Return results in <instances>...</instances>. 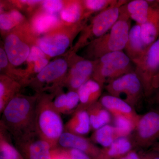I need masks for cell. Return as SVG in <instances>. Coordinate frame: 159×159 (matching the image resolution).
Wrapping results in <instances>:
<instances>
[{
	"mask_svg": "<svg viewBox=\"0 0 159 159\" xmlns=\"http://www.w3.org/2000/svg\"><path fill=\"white\" fill-rule=\"evenodd\" d=\"M38 96L39 94L28 97L18 94L3 110L0 125L6 128L14 140L36 133L34 119Z\"/></svg>",
	"mask_w": 159,
	"mask_h": 159,
	"instance_id": "1",
	"label": "cell"
},
{
	"mask_svg": "<svg viewBox=\"0 0 159 159\" xmlns=\"http://www.w3.org/2000/svg\"><path fill=\"white\" fill-rule=\"evenodd\" d=\"M61 115L54 108L50 96L39 95L35 107V131L50 144L52 149L57 148L60 137L64 132Z\"/></svg>",
	"mask_w": 159,
	"mask_h": 159,
	"instance_id": "2",
	"label": "cell"
},
{
	"mask_svg": "<svg viewBox=\"0 0 159 159\" xmlns=\"http://www.w3.org/2000/svg\"><path fill=\"white\" fill-rule=\"evenodd\" d=\"M131 20L125 4L120 8L119 19L110 30L89 44V56L96 60L108 53L124 51L131 28Z\"/></svg>",
	"mask_w": 159,
	"mask_h": 159,
	"instance_id": "3",
	"label": "cell"
},
{
	"mask_svg": "<svg viewBox=\"0 0 159 159\" xmlns=\"http://www.w3.org/2000/svg\"><path fill=\"white\" fill-rule=\"evenodd\" d=\"M95 61L92 79L102 87L111 80L135 70L133 63L123 51L108 53Z\"/></svg>",
	"mask_w": 159,
	"mask_h": 159,
	"instance_id": "4",
	"label": "cell"
},
{
	"mask_svg": "<svg viewBox=\"0 0 159 159\" xmlns=\"http://www.w3.org/2000/svg\"><path fill=\"white\" fill-rule=\"evenodd\" d=\"M133 63L142 83L144 96L150 98L159 86V37L141 58Z\"/></svg>",
	"mask_w": 159,
	"mask_h": 159,
	"instance_id": "5",
	"label": "cell"
},
{
	"mask_svg": "<svg viewBox=\"0 0 159 159\" xmlns=\"http://www.w3.org/2000/svg\"><path fill=\"white\" fill-rule=\"evenodd\" d=\"M119 0L116 4L99 12L89 25L84 26L76 49L89 44L106 34L118 20L121 6L128 2Z\"/></svg>",
	"mask_w": 159,
	"mask_h": 159,
	"instance_id": "6",
	"label": "cell"
},
{
	"mask_svg": "<svg viewBox=\"0 0 159 159\" xmlns=\"http://www.w3.org/2000/svg\"><path fill=\"white\" fill-rule=\"evenodd\" d=\"M104 88L111 96L120 98L124 95V101L134 109L145 96L142 83L135 71L111 80Z\"/></svg>",
	"mask_w": 159,
	"mask_h": 159,
	"instance_id": "7",
	"label": "cell"
},
{
	"mask_svg": "<svg viewBox=\"0 0 159 159\" xmlns=\"http://www.w3.org/2000/svg\"><path fill=\"white\" fill-rule=\"evenodd\" d=\"M131 137L135 148H151L158 142L159 109L151 110L140 116Z\"/></svg>",
	"mask_w": 159,
	"mask_h": 159,
	"instance_id": "8",
	"label": "cell"
},
{
	"mask_svg": "<svg viewBox=\"0 0 159 159\" xmlns=\"http://www.w3.org/2000/svg\"><path fill=\"white\" fill-rule=\"evenodd\" d=\"M15 145L24 159H51V145L36 133L15 139Z\"/></svg>",
	"mask_w": 159,
	"mask_h": 159,
	"instance_id": "9",
	"label": "cell"
},
{
	"mask_svg": "<svg viewBox=\"0 0 159 159\" xmlns=\"http://www.w3.org/2000/svg\"><path fill=\"white\" fill-rule=\"evenodd\" d=\"M67 68V63L65 60H55L39 73L31 84L35 89H40L45 84L54 83L57 85L61 83H64L63 77Z\"/></svg>",
	"mask_w": 159,
	"mask_h": 159,
	"instance_id": "10",
	"label": "cell"
},
{
	"mask_svg": "<svg viewBox=\"0 0 159 159\" xmlns=\"http://www.w3.org/2000/svg\"><path fill=\"white\" fill-rule=\"evenodd\" d=\"M57 147L81 151L92 159H98L101 151V148L97 147L90 139L66 131L60 137Z\"/></svg>",
	"mask_w": 159,
	"mask_h": 159,
	"instance_id": "11",
	"label": "cell"
},
{
	"mask_svg": "<svg viewBox=\"0 0 159 159\" xmlns=\"http://www.w3.org/2000/svg\"><path fill=\"white\" fill-rule=\"evenodd\" d=\"M95 67V61L79 58L73 66L69 77L65 80L70 91H77L89 80L92 79Z\"/></svg>",
	"mask_w": 159,
	"mask_h": 159,
	"instance_id": "12",
	"label": "cell"
},
{
	"mask_svg": "<svg viewBox=\"0 0 159 159\" xmlns=\"http://www.w3.org/2000/svg\"><path fill=\"white\" fill-rule=\"evenodd\" d=\"M99 101L113 116L125 117L137 125L141 115L123 99L108 94L101 96Z\"/></svg>",
	"mask_w": 159,
	"mask_h": 159,
	"instance_id": "13",
	"label": "cell"
},
{
	"mask_svg": "<svg viewBox=\"0 0 159 159\" xmlns=\"http://www.w3.org/2000/svg\"><path fill=\"white\" fill-rule=\"evenodd\" d=\"M30 50L29 46L16 34L12 33L6 37L5 51L9 62L12 65H21L27 61Z\"/></svg>",
	"mask_w": 159,
	"mask_h": 159,
	"instance_id": "14",
	"label": "cell"
},
{
	"mask_svg": "<svg viewBox=\"0 0 159 159\" xmlns=\"http://www.w3.org/2000/svg\"><path fill=\"white\" fill-rule=\"evenodd\" d=\"M140 27L143 42L149 47L159 37V5L157 1H151L148 18Z\"/></svg>",
	"mask_w": 159,
	"mask_h": 159,
	"instance_id": "15",
	"label": "cell"
},
{
	"mask_svg": "<svg viewBox=\"0 0 159 159\" xmlns=\"http://www.w3.org/2000/svg\"><path fill=\"white\" fill-rule=\"evenodd\" d=\"M70 44V38L63 33L46 35L38 41V46L45 54L51 57L63 54Z\"/></svg>",
	"mask_w": 159,
	"mask_h": 159,
	"instance_id": "16",
	"label": "cell"
},
{
	"mask_svg": "<svg viewBox=\"0 0 159 159\" xmlns=\"http://www.w3.org/2000/svg\"><path fill=\"white\" fill-rule=\"evenodd\" d=\"M148 48L142 39L140 25L136 24L131 28L124 52L133 62L141 58Z\"/></svg>",
	"mask_w": 159,
	"mask_h": 159,
	"instance_id": "17",
	"label": "cell"
},
{
	"mask_svg": "<svg viewBox=\"0 0 159 159\" xmlns=\"http://www.w3.org/2000/svg\"><path fill=\"white\" fill-rule=\"evenodd\" d=\"M102 88L99 83L93 79L84 84L77 91L80 103L76 110H86L90 106L99 101L102 95Z\"/></svg>",
	"mask_w": 159,
	"mask_h": 159,
	"instance_id": "18",
	"label": "cell"
},
{
	"mask_svg": "<svg viewBox=\"0 0 159 159\" xmlns=\"http://www.w3.org/2000/svg\"><path fill=\"white\" fill-rule=\"evenodd\" d=\"M91 129L89 117L85 109L75 111L64 125V131L82 136L88 134Z\"/></svg>",
	"mask_w": 159,
	"mask_h": 159,
	"instance_id": "19",
	"label": "cell"
},
{
	"mask_svg": "<svg viewBox=\"0 0 159 159\" xmlns=\"http://www.w3.org/2000/svg\"><path fill=\"white\" fill-rule=\"evenodd\" d=\"M135 148L131 135L121 137L116 139L109 147L101 148V153L98 159H116Z\"/></svg>",
	"mask_w": 159,
	"mask_h": 159,
	"instance_id": "20",
	"label": "cell"
},
{
	"mask_svg": "<svg viewBox=\"0 0 159 159\" xmlns=\"http://www.w3.org/2000/svg\"><path fill=\"white\" fill-rule=\"evenodd\" d=\"M151 1L133 0L125 4V9L130 19L137 24L145 23L148 18L150 10Z\"/></svg>",
	"mask_w": 159,
	"mask_h": 159,
	"instance_id": "21",
	"label": "cell"
},
{
	"mask_svg": "<svg viewBox=\"0 0 159 159\" xmlns=\"http://www.w3.org/2000/svg\"><path fill=\"white\" fill-rule=\"evenodd\" d=\"M86 110L89 117L92 130H97L104 125L110 124L111 121L112 115L99 101L90 106Z\"/></svg>",
	"mask_w": 159,
	"mask_h": 159,
	"instance_id": "22",
	"label": "cell"
},
{
	"mask_svg": "<svg viewBox=\"0 0 159 159\" xmlns=\"http://www.w3.org/2000/svg\"><path fill=\"white\" fill-rule=\"evenodd\" d=\"M21 84L10 77H1L0 81V113L2 114L6 105L18 94Z\"/></svg>",
	"mask_w": 159,
	"mask_h": 159,
	"instance_id": "23",
	"label": "cell"
},
{
	"mask_svg": "<svg viewBox=\"0 0 159 159\" xmlns=\"http://www.w3.org/2000/svg\"><path fill=\"white\" fill-rule=\"evenodd\" d=\"M10 134L0 125V159H24L11 142Z\"/></svg>",
	"mask_w": 159,
	"mask_h": 159,
	"instance_id": "24",
	"label": "cell"
},
{
	"mask_svg": "<svg viewBox=\"0 0 159 159\" xmlns=\"http://www.w3.org/2000/svg\"><path fill=\"white\" fill-rule=\"evenodd\" d=\"M121 138L118 130L113 125L107 124L94 131L90 140L93 143L102 146V148L110 146L116 139Z\"/></svg>",
	"mask_w": 159,
	"mask_h": 159,
	"instance_id": "25",
	"label": "cell"
},
{
	"mask_svg": "<svg viewBox=\"0 0 159 159\" xmlns=\"http://www.w3.org/2000/svg\"><path fill=\"white\" fill-rule=\"evenodd\" d=\"M61 17L63 20L67 23L77 25L81 22L85 18L82 1L71 2L62 9Z\"/></svg>",
	"mask_w": 159,
	"mask_h": 159,
	"instance_id": "26",
	"label": "cell"
},
{
	"mask_svg": "<svg viewBox=\"0 0 159 159\" xmlns=\"http://www.w3.org/2000/svg\"><path fill=\"white\" fill-rule=\"evenodd\" d=\"M58 17L55 14L46 12L34 18L33 22L34 30L38 34L45 33L58 23Z\"/></svg>",
	"mask_w": 159,
	"mask_h": 159,
	"instance_id": "27",
	"label": "cell"
},
{
	"mask_svg": "<svg viewBox=\"0 0 159 159\" xmlns=\"http://www.w3.org/2000/svg\"><path fill=\"white\" fill-rule=\"evenodd\" d=\"M117 0H85L82 1L84 8L85 17L91 13L102 11L113 6L118 2Z\"/></svg>",
	"mask_w": 159,
	"mask_h": 159,
	"instance_id": "28",
	"label": "cell"
},
{
	"mask_svg": "<svg viewBox=\"0 0 159 159\" xmlns=\"http://www.w3.org/2000/svg\"><path fill=\"white\" fill-rule=\"evenodd\" d=\"M23 20L21 13L13 10L8 12L1 13L0 16V28L1 30L8 31L16 27Z\"/></svg>",
	"mask_w": 159,
	"mask_h": 159,
	"instance_id": "29",
	"label": "cell"
},
{
	"mask_svg": "<svg viewBox=\"0 0 159 159\" xmlns=\"http://www.w3.org/2000/svg\"><path fill=\"white\" fill-rule=\"evenodd\" d=\"M114 126L116 128L120 137L130 136L135 128L134 122L123 117H113Z\"/></svg>",
	"mask_w": 159,
	"mask_h": 159,
	"instance_id": "30",
	"label": "cell"
},
{
	"mask_svg": "<svg viewBox=\"0 0 159 159\" xmlns=\"http://www.w3.org/2000/svg\"><path fill=\"white\" fill-rule=\"evenodd\" d=\"M57 148L65 159H92L88 155L77 149L59 147Z\"/></svg>",
	"mask_w": 159,
	"mask_h": 159,
	"instance_id": "31",
	"label": "cell"
},
{
	"mask_svg": "<svg viewBox=\"0 0 159 159\" xmlns=\"http://www.w3.org/2000/svg\"><path fill=\"white\" fill-rule=\"evenodd\" d=\"M79 103L80 98L77 91H70L66 93V114L74 113Z\"/></svg>",
	"mask_w": 159,
	"mask_h": 159,
	"instance_id": "32",
	"label": "cell"
},
{
	"mask_svg": "<svg viewBox=\"0 0 159 159\" xmlns=\"http://www.w3.org/2000/svg\"><path fill=\"white\" fill-rule=\"evenodd\" d=\"M43 6L47 12L55 14L63 9V3L59 0H46L43 1Z\"/></svg>",
	"mask_w": 159,
	"mask_h": 159,
	"instance_id": "33",
	"label": "cell"
},
{
	"mask_svg": "<svg viewBox=\"0 0 159 159\" xmlns=\"http://www.w3.org/2000/svg\"><path fill=\"white\" fill-rule=\"evenodd\" d=\"M66 94H60L53 101L54 108L60 113L66 114Z\"/></svg>",
	"mask_w": 159,
	"mask_h": 159,
	"instance_id": "34",
	"label": "cell"
},
{
	"mask_svg": "<svg viewBox=\"0 0 159 159\" xmlns=\"http://www.w3.org/2000/svg\"><path fill=\"white\" fill-rule=\"evenodd\" d=\"M45 54L38 46H34L31 47L30 54L27 61L28 62H35L45 57Z\"/></svg>",
	"mask_w": 159,
	"mask_h": 159,
	"instance_id": "35",
	"label": "cell"
},
{
	"mask_svg": "<svg viewBox=\"0 0 159 159\" xmlns=\"http://www.w3.org/2000/svg\"><path fill=\"white\" fill-rule=\"evenodd\" d=\"M48 64V60L46 57L37 61L34 63V72L38 74Z\"/></svg>",
	"mask_w": 159,
	"mask_h": 159,
	"instance_id": "36",
	"label": "cell"
},
{
	"mask_svg": "<svg viewBox=\"0 0 159 159\" xmlns=\"http://www.w3.org/2000/svg\"><path fill=\"white\" fill-rule=\"evenodd\" d=\"M116 159H142V152H138L137 150L134 149Z\"/></svg>",
	"mask_w": 159,
	"mask_h": 159,
	"instance_id": "37",
	"label": "cell"
},
{
	"mask_svg": "<svg viewBox=\"0 0 159 159\" xmlns=\"http://www.w3.org/2000/svg\"><path fill=\"white\" fill-rule=\"evenodd\" d=\"M9 61L6 51L2 48H0V68H4L7 66Z\"/></svg>",
	"mask_w": 159,
	"mask_h": 159,
	"instance_id": "38",
	"label": "cell"
},
{
	"mask_svg": "<svg viewBox=\"0 0 159 159\" xmlns=\"http://www.w3.org/2000/svg\"><path fill=\"white\" fill-rule=\"evenodd\" d=\"M151 98V99H150V102L152 104L159 105V86Z\"/></svg>",
	"mask_w": 159,
	"mask_h": 159,
	"instance_id": "39",
	"label": "cell"
},
{
	"mask_svg": "<svg viewBox=\"0 0 159 159\" xmlns=\"http://www.w3.org/2000/svg\"><path fill=\"white\" fill-rule=\"evenodd\" d=\"M51 153H52L51 159H65L57 150V148L52 149Z\"/></svg>",
	"mask_w": 159,
	"mask_h": 159,
	"instance_id": "40",
	"label": "cell"
},
{
	"mask_svg": "<svg viewBox=\"0 0 159 159\" xmlns=\"http://www.w3.org/2000/svg\"><path fill=\"white\" fill-rule=\"evenodd\" d=\"M20 2L24 4H28L29 5H33L37 3L41 2L42 1H37V0H24V1H20Z\"/></svg>",
	"mask_w": 159,
	"mask_h": 159,
	"instance_id": "41",
	"label": "cell"
},
{
	"mask_svg": "<svg viewBox=\"0 0 159 159\" xmlns=\"http://www.w3.org/2000/svg\"><path fill=\"white\" fill-rule=\"evenodd\" d=\"M151 149L159 152V141L151 148Z\"/></svg>",
	"mask_w": 159,
	"mask_h": 159,
	"instance_id": "42",
	"label": "cell"
},
{
	"mask_svg": "<svg viewBox=\"0 0 159 159\" xmlns=\"http://www.w3.org/2000/svg\"><path fill=\"white\" fill-rule=\"evenodd\" d=\"M157 1L158 3H159V1Z\"/></svg>",
	"mask_w": 159,
	"mask_h": 159,
	"instance_id": "43",
	"label": "cell"
}]
</instances>
